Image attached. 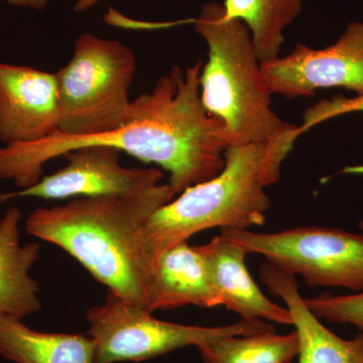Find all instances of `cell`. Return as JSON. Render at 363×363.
<instances>
[{
	"label": "cell",
	"instance_id": "4",
	"mask_svg": "<svg viewBox=\"0 0 363 363\" xmlns=\"http://www.w3.org/2000/svg\"><path fill=\"white\" fill-rule=\"evenodd\" d=\"M193 23L208 47L200 97L208 113L223 124L228 147L302 135L300 126L272 111V94L245 23L229 18L217 2L204 4Z\"/></svg>",
	"mask_w": 363,
	"mask_h": 363
},
{
	"label": "cell",
	"instance_id": "2",
	"mask_svg": "<svg viewBox=\"0 0 363 363\" xmlns=\"http://www.w3.org/2000/svg\"><path fill=\"white\" fill-rule=\"evenodd\" d=\"M175 196L167 183L135 194L79 198L33 210L26 230L65 250L109 292L147 310L150 272L143 255V229Z\"/></svg>",
	"mask_w": 363,
	"mask_h": 363
},
{
	"label": "cell",
	"instance_id": "21",
	"mask_svg": "<svg viewBox=\"0 0 363 363\" xmlns=\"http://www.w3.org/2000/svg\"><path fill=\"white\" fill-rule=\"evenodd\" d=\"M99 1L100 0H76L75 4H74V11L84 13L96 6ZM190 1H196V0H190Z\"/></svg>",
	"mask_w": 363,
	"mask_h": 363
},
{
	"label": "cell",
	"instance_id": "19",
	"mask_svg": "<svg viewBox=\"0 0 363 363\" xmlns=\"http://www.w3.org/2000/svg\"><path fill=\"white\" fill-rule=\"evenodd\" d=\"M350 113H363V95L350 98L337 95L330 99L320 100L306 109L303 124L300 126L301 133H306L318 124Z\"/></svg>",
	"mask_w": 363,
	"mask_h": 363
},
{
	"label": "cell",
	"instance_id": "18",
	"mask_svg": "<svg viewBox=\"0 0 363 363\" xmlns=\"http://www.w3.org/2000/svg\"><path fill=\"white\" fill-rule=\"evenodd\" d=\"M304 300L319 319L330 323L352 325L363 333V292L345 296L322 294Z\"/></svg>",
	"mask_w": 363,
	"mask_h": 363
},
{
	"label": "cell",
	"instance_id": "9",
	"mask_svg": "<svg viewBox=\"0 0 363 363\" xmlns=\"http://www.w3.org/2000/svg\"><path fill=\"white\" fill-rule=\"evenodd\" d=\"M121 152L107 145H86L64 155L66 167L42 177L30 187L0 193V204L16 198L62 200L73 197L131 195L161 184L164 174L154 168H126Z\"/></svg>",
	"mask_w": 363,
	"mask_h": 363
},
{
	"label": "cell",
	"instance_id": "13",
	"mask_svg": "<svg viewBox=\"0 0 363 363\" xmlns=\"http://www.w3.org/2000/svg\"><path fill=\"white\" fill-rule=\"evenodd\" d=\"M147 310H172L194 305L199 308L220 306L197 247L187 241L160 255L150 271L147 288Z\"/></svg>",
	"mask_w": 363,
	"mask_h": 363
},
{
	"label": "cell",
	"instance_id": "22",
	"mask_svg": "<svg viewBox=\"0 0 363 363\" xmlns=\"http://www.w3.org/2000/svg\"><path fill=\"white\" fill-rule=\"evenodd\" d=\"M358 226H359L360 230H362L363 233V219L362 221L359 222V224H358Z\"/></svg>",
	"mask_w": 363,
	"mask_h": 363
},
{
	"label": "cell",
	"instance_id": "3",
	"mask_svg": "<svg viewBox=\"0 0 363 363\" xmlns=\"http://www.w3.org/2000/svg\"><path fill=\"white\" fill-rule=\"evenodd\" d=\"M297 138L229 145L218 175L186 189L159 208L142 233L143 255L150 271L162 252L203 230H250L262 225L272 206L264 188L279 181Z\"/></svg>",
	"mask_w": 363,
	"mask_h": 363
},
{
	"label": "cell",
	"instance_id": "11",
	"mask_svg": "<svg viewBox=\"0 0 363 363\" xmlns=\"http://www.w3.org/2000/svg\"><path fill=\"white\" fill-rule=\"evenodd\" d=\"M197 247L204 257L220 306L247 321L264 320L293 326L289 310L269 300L247 272V248L222 234Z\"/></svg>",
	"mask_w": 363,
	"mask_h": 363
},
{
	"label": "cell",
	"instance_id": "16",
	"mask_svg": "<svg viewBox=\"0 0 363 363\" xmlns=\"http://www.w3.org/2000/svg\"><path fill=\"white\" fill-rule=\"evenodd\" d=\"M223 7L247 26L260 63L279 57L286 28L303 11L302 0H225Z\"/></svg>",
	"mask_w": 363,
	"mask_h": 363
},
{
	"label": "cell",
	"instance_id": "14",
	"mask_svg": "<svg viewBox=\"0 0 363 363\" xmlns=\"http://www.w3.org/2000/svg\"><path fill=\"white\" fill-rule=\"evenodd\" d=\"M21 210L11 207L0 219V317L23 318L40 311V285L30 276L40 257L37 242L21 245Z\"/></svg>",
	"mask_w": 363,
	"mask_h": 363
},
{
	"label": "cell",
	"instance_id": "7",
	"mask_svg": "<svg viewBox=\"0 0 363 363\" xmlns=\"http://www.w3.org/2000/svg\"><path fill=\"white\" fill-rule=\"evenodd\" d=\"M220 231L281 271L302 277L307 285L363 292V234L325 226L297 227L274 233L238 228Z\"/></svg>",
	"mask_w": 363,
	"mask_h": 363
},
{
	"label": "cell",
	"instance_id": "20",
	"mask_svg": "<svg viewBox=\"0 0 363 363\" xmlns=\"http://www.w3.org/2000/svg\"><path fill=\"white\" fill-rule=\"evenodd\" d=\"M4 1L9 2L14 6L40 11L49 6L50 0H4Z\"/></svg>",
	"mask_w": 363,
	"mask_h": 363
},
{
	"label": "cell",
	"instance_id": "6",
	"mask_svg": "<svg viewBox=\"0 0 363 363\" xmlns=\"http://www.w3.org/2000/svg\"><path fill=\"white\" fill-rule=\"evenodd\" d=\"M88 335L96 346L97 363L140 362L221 336L274 329L264 320L219 327L193 326L162 321L149 310L107 292L101 305L88 310Z\"/></svg>",
	"mask_w": 363,
	"mask_h": 363
},
{
	"label": "cell",
	"instance_id": "17",
	"mask_svg": "<svg viewBox=\"0 0 363 363\" xmlns=\"http://www.w3.org/2000/svg\"><path fill=\"white\" fill-rule=\"evenodd\" d=\"M204 363H292L298 354L297 332L274 329L211 339L197 346Z\"/></svg>",
	"mask_w": 363,
	"mask_h": 363
},
{
	"label": "cell",
	"instance_id": "15",
	"mask_svg": "<svg viewBox=\"0 0 363 363\" xmlns=\"http://www.w3.org/2000/svg\"><path fill=\"white\" fill-rule=\"evenodd\" d=\"M0 355L16 363H97L89 335L33 330L7 316L0 317Z\"/></svg>",
	"mask_w": 363,
	"mask_h": 363
},
{
	"label": "cell",
	"instance_id": "1",
	"mask_svg": "<svg viewBox=\"0 0 363 363\" xmlns=\"http://www.w3.org/2000/svg\"><path fill=\"white\" fill-rule=\"evenodd\" d=\"M203 62L173 67L154 89L131 100L121 128L75 138L52 133L44 140L0 147V179L20 189L43 177L47 162L86 145H107L169 174L176 195L218 175L228 147L223 124L210 116L200 97Z\"/></svg>",
	"mask_w": 363,
	"mask_h": 363
},
{
	"label": "cell",
	"instance_id": "5",
	"mask_svg": "<svg viewBox=\"0 0 363 363\" xmlns=\"http://www.w3.org/2000/svg\"><path fill=\"white\" fill-rule=\"evenodd\" d=\"M135 71L136 57L128 45L81 33L70 61L55 73L59 133L84 138L121 128L130 109Z\"/></svg>",
	"mask_w": 363,
	"mask_h": 363
},
{
	"label": "cell",
	"instance_id": "8",
	"mask_svg": "<svg viewBox=\"0 0 363 363\" xmlns=\"http://www.w3.org/2000/svg\"><path fill=\"white\" fill-rule=\"evenodd\" d=\"M272 94L286 99L312 97L317 90L343 88L363 95V21L348 23L333 45L303 44L285 57L262 63Z\"/></svg>",
	"mask_w": 363,
	"mask_h": 363
},
{
	"label": "cell",
	"instance_id": "10",
	"mask_svg": "<svg viewBox=\"0 0 363 363\" xmlns=\"http://www.w3.org/2000/svg\"><path fill=\"white\" fill-rule=\"evenodd\" d=\"M56 74L0 62V142L44 140L59 130Z\"/></svg>",
	"mask_w": 363,
	"mask_h": 363
},
{
	"label": "cell",
	"instance_id": "12",
	"mask_svg": "<svg viewBox=\"0 0 363 363\" xmlns=\"http://www.w3.org/2000/svg\"><path fill=\"white\" fill-rule=\"evenodd\" d=\"M262 283L285 302L298 339V363H363V333L351 339L329 330L306 305L297 279L266 262L259 267Z\"/></svg>",
	"mask_w": 363,
	"mask_h": 363
}]
</instances>
